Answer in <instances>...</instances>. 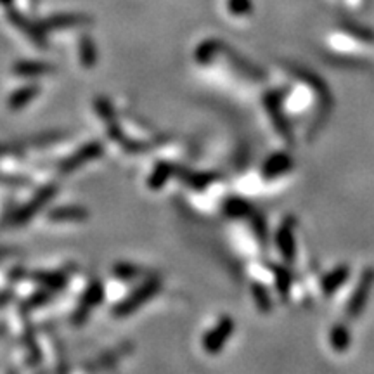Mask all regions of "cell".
<instances>
[{
	"instance_id": "5b68a950",
	"label": "cell",
	"mask_w": 374,
	"mask_h": 374,
	"mask_svg": "<svg viewBox=\"0 0 374 374\" xmlns=\"http://www.w3.org/2000/svg\"><path fill=\"white\" fill-rule=\"evenodd\" d=\"M104 297H106L104 282H102L101 279H92V281L85 286L84 293H82L80 300H78L77 309L73 310L70 322H72L73 326H77V328L84 326L85 322L89 321L92 310L97 309V307L104 302Z\"/></svg>"
},
{
	"instance_id": "d6986e66",
	"label": "cell",
	"mask_w": 374,
	"mask_h": 374,
	"mask_svg": "<svg viewBox=\"0 0 374 374\" xmlns=\"http://www.w3.org/2000/svg\"><path fill=\"white\" fill-rule=\"evenodd\" d=\"M92 19L87 18L84 14H57V16H50V18L43 19L40 23L42 30L45 31H61V30H68V28H77V26L87 25Z\"/></svg>"
},
{
	"instance_id": "4316f807",
	"label": "cell",
	"mask_w": 374,
	"mask_h": 374,
	"mask_svg": "<svg viewBox=\"0 0 374 374\" xmlns=\"http://www.w3.org/2000/svg\"><path fill=\"white\" fill-rule=\"evenodd\" d=\"M250 291H251V298H253L258 312L269 314L270 310H273L274 305H273V297H270L267 286L262 285V282H251Z\"/></svg>"
},
{
	"instance_id": "836d02e7",
	"label": "cell",
	"mask_w": 374,
	"mask_h": 374,
	"mask_svg": "<svg viewBox=\"0 0 374 374\" xmlns=\"http://www.w3.org/2000/svg\"><path fill=\"white\" fill-rule=\"evenodd\" d=\"M11 293H0V307H4V305H7V303L11 302Z\"/></svg>"
},
{
	"instance_id": "44dd1931",
	"label": "cell",
	"mask_w": 374,
	"mask_h": 374,
	"mask_svg": "<svg viewBox=\"0 0 374 374\" xmlns=\"http://www.w3.org/2000/svg\"><path fill=\"white\" fill-rule=\"evenodd\" d=\"M40 85L37 84L21 87V89L11 92V96L7 97V108H9L11 111H21L23 108H26V106L37 99V97L40 96Z\"/></svg>"
},
{
	"instance_id": "4fadbf2b",
	"label": "cell",
	"mask_w": 374,
	"mask_h": 374,
	"mask_svg": "<svg viewBox=\"0 0 374 374\" xmlns=\"http://www.w3.org/2000/svg\"><path fill=\"white\" fill-rule=\"evenodd\" d=\"M352 275V269H350L348 263H340V265L333 267L331 270H328L321 277V291L326 298H331L333 295H336L341 290V286Z\"/></svg>"
},
{
	"instance_id": "52a82bcc",
	"label": "cell",
	"mask_w": 374,
	"mask_h": 374,
	"mask_svg": "<svg viewBox=\"0 0 374 374\" xmlns=\"http://www.w3.org/2000/svg\"><path fill=\"white\" fill-rule=\"evenodd\" d=\"M297 227L298 222L293 215L286 216L281 222V226L277 227L274 236V243L277 246L279 255H281L282 262L293 265L297 262L298 255V245H297Z\"/></svg>"
},
{
	"instance_id": "7402d4cb",
	"label": "cell",
	"mask_w": 374,
	"mask_h": 374,
	"mask_svg": "<svg viewBox=\"0 0 374 374\" xmlns=\"http://www.w3.org/2000/svg\"><path fill=\"white\" fill-rule=\"evenodd\" d=\"M328 341L333 352H348L350 345H352V331H350V326L345 324V322H336V324H333L331 328H329Z\"/></svg>"
},
{
	"instance_id": "f1b7e54d",
	"label": "cell",
	"mask_w": 374,
	"mask_h": 374,
	"mask_svg": "<svg viewBox=\"0 0 374 374\" xmlns=\"http://www.w3.org/2000/svg\"><path fill=\"white\" fill-rule=\"evenodd\" d=\"M21 316H23V324H25V343H26V348H28L30 362L31 364H37V362L40 361L42 353H40V350H38L37 340H35V333H33V329H31V326L28 322V316H26L25 310H21Z\"/></svg>"
},
{
	"instance_id": "603a6c76",
	"label": "cell",
	"mask_w": 374,
	"mask_h": 374,
	"mask_svg": "<svg viewBox=\"0 0 374 374\" xmlns=\"http://www.w3.org/2000/svg\"><path fill=\"white\" fill-rule=\"evenodd\" d=\"M222 214L231 220H241V219H250L253 214V207L250 202H246L245 198H239V196H231L226 202L222 203Z\"/></svg>"
},
{
	"instance_id": "5bb4252c",
	"label": "cell",
	"mask_w": 374,
	"mask_h": 374,
	"mask_svg": "<svg viewBox=\"0 0 374 374\" xmlns=\"http://www.w3.org/2000/svg\"><path fill=\"white\" fill-rule=\"evenodd\" d=\"M175 177L184 186L192 189V191H204V189H208L211 184H215L220 179V175L216 172H194L189 170L186 167L177 168Z\"/></svg>"
},
{
	"instance_id": "ac0fdd59",
	"label": "cell",
	"mask_w": 374,
	"mask_h": 374,
	"mask_svg": "<svg viewBox=\"0 0 374 374\" xmlns=\"http://www.w3.org/2000/svg\"><path fill=\"white\" fill-rule=\"evenodd\" d=\"M9 21L13 23V25L19 31H23V33H25L26 37H28L30 40L35 43V45L40 47V49H47L45 31L42 30L40 25H33V23H30L28 19L25 18V16L16 13V11H14V13H13V11H9Z\"/></svg>"
},
{
	"instance_id": "277c9868",
	"label": "cell",
	"mask_w": 374,
	"mask_h": 374,
	"mask_svg": "<svg viewBox=\"0 0 374 374\" xmlns=\"http://www.w3.org/2000/svg\"><path fill=\"white\" fill-rule=\"evenodd\" d=\"M374 288V267H365L362 270L359 279H357L356 286H353L352 295H350L348 302L345 305V314L348 321H356L364 314L365 307H368L369 298H371V291Z\"/></svg>"
},
{
	"instance_id": "74e56055",
	"label": "cell",
	"mask_w": 374,
	"mask_h": 374,
	"mask_svg": "<svg viewBox=\"0 0 374 374\" xmlns=\"http://www.w3.org/2000/svg\"><path fill=\"white\" fill-rule=\"evenodd\" d=\"M0 2H9V0H0Z\"/></svg>"
},
{
	"instance_id": "9c48e42d",
	"label": "cell",
	"mask_w": 374,
	"mask_h": 374,
	"mask_svg": "<svg viewBox=\"0 0 374 374\" xmlns=\"http://www.w3.org/2000/svg\"><path fill=\"white\" fill-rule=\"evenodd\" d=\"M236 331V322L231 316H222L216 324L203 336V350L210 356H216L226 348L227 341L231 340Z\"/></svg>"
},
{
	"instance_id": "cb8c5ba5",
	"label": "cell",
	"mask_w": 374,
	"mask_h": 374,
	"mask_svg": "<svg viewBox=\"0 0 374 374\" xmlns=\"http://www.w3.org/2000/svg\"><path fill=\"white\" fill-rule=\"evenodd\" d=\"M78 59L80 65L87 70H92L99 62V50H97L96 42L92 40L90 35H82L78 38Z\"/></svg>"
},
{
	"instance_id": "484cf974",
	"label": "cell",
	"mask_w": 374,
	"mask_h": 374,
	"mask_svg": "<svg viewBox=\"0 0 374 374\" xmlns=\"http://www.w3.org/2000/svg\"><path fill=\"white\" fill-rule=\"evenodd\" d=\"M273 275H274V285H275V290H277L279 297L288 298V295L291 291V285H293V277H291L288 263H285V265H273Z\"/></svg>"
},
{
	"instance_id": "1f68e13d",
	"label": "cell",
	"mask_w": 374,
	"mask_h": 374,
	"mask_svg": "<svg viewBox=\"0 0 374 374\" xmlns=\"http://www.w3.org/2000/svg\"><path fill=\"white\" fill-rule=\"evenodd\" d=\"M0 184L2 186H11V187H28L30 186V179L21 175H9V173L0 172Z\"/></svg>"
},
{
	"instance_id": "6da1fadb",
	"label": "cell",
	"mask_w": 374,
	"mask_h": 374,
	"mask_svg": "<svg viewBox=\"0 0 374 374\" xmlns=\"http://www.w3.org/2000/svg\"><path fill=\"white\" fill-rule=\"evenodd\" d=\"M94 109H96L97 116H99L102 123H104L109 139L120 145L127 155H144V153H148L149 149H151V144L149 143H141V141L132 139V137H128L127 133L123 132L120 120H118L115 106H113V102L109 101L108 97H96V99H94Z\"/></svg>"
},
{
	"instance_id": "8fae6325",
	"label": "cell",
	"mask_w": 374,
	"mask_h": 374,
	"mask_svg": "<svg viewBox=\"0 0 374 374\" xmlns=\"http://www.w3.org/2000/svg\"><path fill=\"white\" fill-rule=\"evenodd\" d=\"M220 56H224L229 61V65L232 68L236 70L241 77L245 78H250V80H255V82H260L265 78V73H263L262 68H258L257 65H253L251 61H248L245 56H241V54L238 53V50L231 49L229 45H226L224 43L222 45V50H220Z\"/></svg>"
},
{
	"instance_id": "9a60e30c",
	"label": "cell",
	"mask_w": 374,
	"mask_h": 374,
	"mask_svg": "<svg viewBox=\"0 0 374 374\" xmlns=\"http://www.w3.org/2000/svg\"><path fill=\"white\" fill-rule=\"evenodd\" d=\"M56 73V66L47 61H35V59H21L13 65V75L21 78H38Z\"/></svg>"
},
{
	"instance_id": "f546056e",
	"label": "cell",
	"mask_w": 374,
	"mask_h": 374,
	"mask_svg": "<svg viewBox=\"0 0 374 374\" xmlns=\"http://www.w3.org/2000/svg\"><path fill=\"white\" fill-rule=\"evenodd\" d=\"M54 295H56V293H54V291H50V290H45V288L38 290L37 293L31 295L28 300L23 303L21 310H26V312H31V310L38 309V307H43V305H45V303H49L50 300H53Z\"/></svg>"
},
{
	"instance_id": "e0dca14e",
	"label": "cell",
	"mask_w": 374,
	"mask_h": 374,
	"mask_svg": "<svg viewBox=\"0 0 374 374\" xmlns=\"http://www.w3.org/2000/svg\"><path fill=\"white\" fill-rule=\"evenodd\" d=\"M132 348H133L132 343L118 345L113 350H108V352L101 353L97 359H94L92 364H87L85 371H104V369L115 368L118 362L132 352Z\"/></svg>"
},
{
	"instance_id": "ffe728a7",
	"label": "cell",
	"mask_w": 374,
	"mask_h": 374,
	"mask_svg": "<svg viewBox=\"0 0 374 374\" xmlns=\"http://www.w3.org/2000/svg\"><path fill=\"white\" fill-rule=\"evenodd\" d=\"M177 168H179V165L167 160H161L155 165V168H153L151 173L148 175V182L145 184H148V187L151 189V191H160L161 187L167 186V182L172 177H175Z\"/></svg>"
},
{
	"instance_id": "83f0119b",
	"label": "cell",
	"mask_w": 374,
	"mask_h": 374,
	"mask_svg": "<svg viewBox=\"0 0 374 374\" xmlns=\"http://www.w3.org/2000/svg\"><path fill=\"white\" fill-rule=\"evenodd\" d=\"M111 273L116 279H120V281H136V279L143 277L144 270H143V267L136 265V263L118 262L113 265Z\"/></svg>"
},
{
	"instance_id": "8d00e7d4",
	"label": "cell",
	"mask_w": 374,
	"mask_h": 374,
	"mask_svg": "<svg viewBox=\"0 0 374 374\" xmlns=\"http://www.w3.org/2000/svg\"><path fill=\"white\" fill-rule=\"evenodd\" d=\"M2 331H4V326H0V336H2Z\"/></svg>"
},
{
	"instance_id": "7a4b0ae2",
	"label": "cell",
	"mask_w": 374,
	"mask_h": 374,
	"mask_svg": "<svg viewBox=\"0 0 374 374\" xmlns=\"http://www.w3.org/2000/svg\"><path fill=\"white\" fill-rule=\"evenodd\" d=\"M160 290H161V279L158 275H155V277H148L145 281L141 282V285L137 286L127 298H123V300L116 303L115 309H113V316L115 317L132 316V314L137 312L141 307H144L149 300H153V298L160 293Z\"/></svg>"
},
{
	"instance_id": "d590c367",
	"label": "cell",
	"mask_w": 374,
	"mask_h": 374,
	"mask_svg": "<svg viewBox=\"0 0 374 374\" xmlns=\"http://www.w3.org/2000/svg\"><path fill=\"white\" fill-rule=\"evenodd\" d=\"M11 253H13V251H11L9 248H0V260L7 258V257H9Z\"/></svg>"
},
{
	"instance_id": "8992f818",
	"label": "cell",
	"mask_w": 374,
	"mask_h": 374,
	"mask_svg": "<svg viewBox=\"0 0 374 374\" xmlns=\"http://www.w3.org/2000/svg\"><path fill=\"white\" fill-rule=\"evenodd\" d=\"M262 102L265 106L267 113H269V118L273 121L275 132L286 143H293V132H291V125L285 113V92L282 90H270V92H267L263 96Z\"/></svg>"
},
{
	"instance_id": "d6a6232c",
	"label": "cell",
	"mask_w": 374,
	"mask_h": 374,
	"mask_svg": "<svg viewBox=\"0 0 374 374\" xmlns=\"http://www.w3.org/2000/svg\"><path fill=\"white\" fill-rule=\"evenodd\" d=\"M227 7H229L231 14L234 16H248V13H251V9H253L251 0H229Z\"/></svg>"
},
{
	"instance_id": "4dcf8cb0",
	"label": "cell",
	"mask_w": 374,
	"mask_h": 374,
	"mask_svg": "<svg viewBox=\"0 0 374 374\" xmlns=\"http://www.w3.org/2000/svg\"><path fill=\"white\" fill-rule=\"evenodd\" d=\"M250 222H251V227H253L255 236H257V239L260 241V245L262 246L269 245V231H267L265 219H263L262 215L255 214L253 211V214H251V216H250Z\"/></svg>"
},
{
	"instance_id": "d4e9b609",
	"label": "cell",
	"mask_w": 374,
	"mask_h": 374,
	"mask_svg": "<svg viewBox=\"0 0 374 374\" xmlns=\"http://www.w3.org/2000/svg\"><path fill=\"white\" fill-rule=\"evenodd\" d=\"M222 45L224 42L220 40H215V38H210V40H204L199 43L198 47H196L194 50V61L198 62V65L202 66H207L210 65V62L215 61L216 56H220V50H222Z\"/></svg>"
},
{
	"instance_id": "3957f363",
	"label": "cell",
	"mask_w": 374,
	"mask_h": 374,
	"mask_svg": "<svg viewBox=\"0 0 374 374\" xmlns=\"http://www.w3.org/2000/svg\"><path fill=\"white\" fill-rule=\"evenodd\" d=\"M57 192H59L57 184H45V186L38 189L30 202L21 204V207H19L18 210L11 215V219H9L11 226H14V227L26 226L31 219H35V216L40 214L47 204L56 198Z\"/></svg>"
},
{
	"instance_id": "2e32d148",
	"label": "cell",
	"mask_w": 374,
	"mask_h": 374,
	"mask_svg": "<svg viewBox=\"0 0 374 374\" xmlns=\"http://www.w3.org/2000/svg\"><path fill=\"white\" fill-rule=\"evenodd\" d=\"M90 214L85 207L80 204H62L49 210L47 220L53 224H70V222H85Z\"/></svg>"
},
{
	"instance_id": "30bf717a",
	"label": "cell",
	"mask_w": 374,
	"mask_h": 374,
	"mask_svg": "<svg viewBox=\"0 0 374 374\" xmlns=\"http://www.w3.org/2000/svg\"><path fill=\"white\" fill-rule=\"evenodd\" d=\"M293 167L295 160L288 151H275L263 160L262 168H260V175H262L263 180L270 182V180L279 179V177L290 173L293 170Z\"/></svg>"
},
{
	"instance_id": "e575fe53",
	"label": "cell",
	"mask_w": 374,
	"mask_h": 374,
	"mask_svg": "<svg viewBox=\"0 0 374 374\" xmlns=\"http://www.w3.org/2000/svg\"><path fill=\"white\" fill-rule=\"evenodd\" d=\"M9 153H13V148L7 144H0V156H6L9 155Z\"/></svg>"
},
{
	"instance_id": "7c38bea8",
	"label": "cell",
	"mask_w": 374,
	"mask_h": 374,
	"mask_svg": "<svg viewBox=\"0 0 374 374\" xmlns=\"http://www.w3.org/2000/svg\"><path fill=\"white\" fill-rule=\"evenodd\" d=\"M23 277L30 279L31 282L38 285L40 288L50 290L54 293L65 290L70 281V275L65 270H31V273H26Z\"/></svg>"
},
{
	"instance_id": "ba28073f",
	"label": "cell",
	"mask_w": 374,
	"mask_h": 374,
	"mask_svg": "<svg viewBox=\"0 0 374 374\" xmlns=\"http://www.w3.org/2000/svg\"><path fill=\"white\" fill-rule=\"evenodd\" d=\"M102 155H104V144L99 143V141H90V143L80 145L72 156H66L57 165V170L61 175H70V173L80 170L82 167H85L90 161L99 160Z\"/></svg>"
}]
</instances>
